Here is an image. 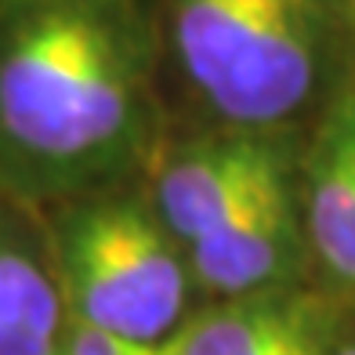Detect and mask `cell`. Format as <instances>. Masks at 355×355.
<instances>
[{"instance_id": "9c48e42d", "label": "cell", "mask_w": 355, "mask_h": 355, "mask_svg": "<svg viewBox=\"0 0 355 355\" xmlns=\"http://www.w3.org/2000/svg\"><path fill=\"white\" fill-rule=\"evenodd\" d=\"M322 355H355V304H348Z\"/></svg>"}, {"instance_id": "5b68a950", "label": "cell", "mask_w": 355, "mask_h": 355, "mask_svg": "<svg viewBox=\"0 0 355 355\" xmlns=\"http://www.w3.org/2000/svg\"><path fill=\"white\" fill-rule=\"evenodd\" d=\"M301 153V131L218 127L164 153L149 200L167 232L189 250L247 200L254 185Z\"/></svg>"}, {"instance_id": "277c9868", "label": "cell", "mask_w": 355, "mask_h": 355, "mask_svg": "<svg viewBox=\"0 0 355 355\" xmlns=\"http://www.w3.org/2000/svg\"><path fill=\"white\" fill-rule=\"evenodd\" d=\"M297 159L276 167L214 232L185 250L192 279L214 301L301 286L312 276L301 221Z\"/></svg>"}, {"instance_id": "ba28073f", "label": "cell", "mask_w": 355, "mask_h": 355, "mask_svg": "<svg viewBox=\"0 0 355 355\" xmlns=\"http://www.w3.org/2000/svg\"><path fill=\"white\" fill-rule=\"evenodd\" d=\"M66 301L47 243L0 221V355H58Z\"/></svg>"}, {"instance_id": "6da1fadb", "label": "cell", "mask_w": 355, "mask_h": 355, "mask_svg": "<svg viewBox=\"0 0 355 355\" xmlns=\"http://www.w3.org/2000/svg\"><path fill=\"white\" fill-rule=\"evenodd\" d=\"M149 0H0V185L76 200L131 185L156 153Z\"/></svg>"}, {"instance_id": "52a82bcc", "label": "cell", "mask_w": 355, "mask_h": 355, "mask_svg": "<svg viewBox=\"0 0 355 355\" xmlns=\"http://www.w3.org/2000/svg\"><path fill=\"white\" fill-rule=\"evenodd\" d=\"M341 304L319 283L214 301L178 330V355H279L301 330Z\"/></svg>"}, {"instance_id": "7a4b0ae2", "label": "cell", "mask_w": 355, "mask_h": 355, "mask_svg": "<svg viewBox=\"0 0 355 355\" xmlns=\"http://www.w3.org/2000/svg\"><path fill=\"white\" fill-rule=\"evenodd\" d=\"M164 26L218 127L301 131L345 87L348 29L330 0H167Z\"/></svg>"}, {"instance_id": "30bf717a", "label": "cell", "mask_w": 355, "mask_h": 355, "mask_svg": "<svg viewBox=\"0 0 355 355\" xmlns=\"http://www.w3.org/2000/svg\"><path fill=\"white\" fill-rule=\"evenodd\" d=\"M330 4H334V11H337V19L345 22L348 37H355V0H330Z\"/></svg>"}, {"instance_id": "3957f363", "label": "cell", "mask_w": 355, "mask_h": 355, "mask_svg": "<svg viewBox=\"0 0 355 355\" xmlns=\"http://www.w3.org/2000/svg\"><path fill=\"white\" fill-rule=\"evenodd\" d=\"M47 254L73 322L164 345L192 315L200 286L149 192L120 185L62 200L47 229Z\"/></svg>"}, {"instance_id": "8992f818", "label": "cell", "mask_w": 355, "mask_h": 355, "mask_svg": "<svg viewBox=\"0 0 355 355\" xmlns=\"http://www.w3.org/2000/svg\"><path fill=\"white\" fill-rule=\"evenodd\" d=\"M301 221L312 276L355 304V87L345 84L315 112L297 159Z\"/></svg>"}]
</instances>
